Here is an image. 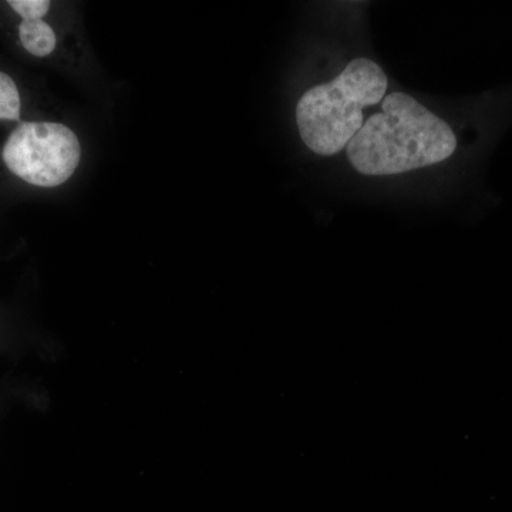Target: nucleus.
Here are the masks:
<instances>
[{"instance_id": "nucleus-1", "label": "nucleus", "mask_w": 512, "mask_h": 512, "mask_svg": "<svg viewBox=\"0 0 512 512\" xmlns=\"http://www.w3.org/2000/svg\"><path fill=\"white\" fill-rule=\"evenodd\" d=\"M457 138L446 121L404 93L384 97L348 144L350 164L365 175H394L429 167L453 156Z\"/></svg>"}, {"instance_id": "nucleus-2", "label": "nucleus", "mask_w": 512, "mask_h": 512, "mask_svg": "<svg viewBox=\"0 0 512 512\" xmlns=\"http://www.w3.org/2000/svg\"><path fill=\"white\" fill-rule=\"evenodd\" d=\"M387 84L379 64L356 59L332 82L308 90L296 107L303 143L319 156H335L348 147L365 124L363 109L383 100Z\"/></svg>"}, {"instance_id": "nucleus-3", "label": "nucleus", "mask_w": 512, "mask_h": 512, "mask_svg": "<svg viewBox=\"0 0 512 512\" xmlns=\"http://www.w3.org/2000/svg\"><path fill=\"white\" fill-rule=\"evenodd\" d=\"M3 161L26 183L57 187L76 171L80 143L76 134L63 124L23 123L6 141Z\"/></svg>"}, {"instance_id": "nucleus-4", "label": "nucleus", "mask_w": 512, "mask_h": 512, "mask_svg": "<svg viewBox=\"0 0 512 512\" xmlns=\"http://www.w3.org/2000/svg\"><path fill=\"white\" fill-rule=\"evenodd\" d=\"M19 37L23 47L33 56H49L56 47L55 32L43 19L23 20Z\"/></svg>"}, {"instance_id": "nucleus-5", "label": "nucleus", "mask_w": 512, "mask_h": 512, "mask_svg": "<svg viewBox=\"0 0 512 512\" xmlns=\"http://www.w3.org/2000/svg\"><path fill=\"white\" fill-rule=\"evenodd\" d=\"M20 119V96L12 77L0 72V120Z\"/></svg>"}, {"instance_id": "nucleus-6", "label": "nucleus", "mask_w": 512, "mask_h": 512, "mask_svg": "<svg viewBox=\"0 0 512 512\" xmlns=\"http://www.w3.org/2000/svg\"><path fill=\"white\" fill-rule=\"evenodd\" d=\"M10 8L15 10L23 20L42 19L49 12L50 2L47 0H10Z\"/></svg>"}]
</instances>
